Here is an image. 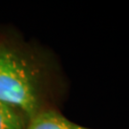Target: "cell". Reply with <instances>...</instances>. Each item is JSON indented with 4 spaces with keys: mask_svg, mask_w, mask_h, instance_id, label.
Instances as JSON below:
<instances>
[{
    "mask_svg": "<svg viewBox=\"0 0 129 129\" xmlns=\"http://www.w3.org/2000/svg\"><path fill=\"white\" fill-rule=\"evenodd\" d=\"M0 102L23 112L30 120L39 112L37 93L27 70L5 48H0Z\"/></svg>",
    "mask_w": 129,
    "mask_h": 129,
    "instance_id": "1",
    "label": "cell"
},
{
    "mask_svg": "<svg viewBox=\"0 0 129 129\" xmlns=\"http://www.w3.org/2000/svg\"><path fill=\"white\" fill-rule=\"evenodd\" d=\"M25 129H91L77 124L55 110L39 111Z\"/></svg>",
    "mask_w": 129,
    "mask_h": 129,
    "instance_id": "2",
    "label": "cell"
},
{
    "mask_svg": "<svg viewBox=\"0 0 129 129\" xmlns=\"http://www.w3.org/2000/svg\"><path fill=\"white\" fill-rule=\"evenodd\" d=\"M0 102V129H25L27 120L21 111Z\"/></svg>",
    "mask_w": 129,
    "mask_h": 129,
    "instance_id": "3",
    "label": "cell"
}]
</instances>
